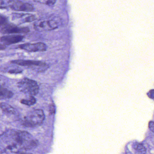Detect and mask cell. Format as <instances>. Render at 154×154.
<instances>
[{
    "label": "cell",
    "mask_w": 154,
    "mask_h": 154,
    "mask_svg": "<svg viewBox=\"0 0 154 154\" xmlns=\"http://www.w3.org/2000/svg\"><path fill=\"white\" fill-rule=\"evenodd\" d=\"M20 102L22 104L27 105V106H32V105H34L36 103V100L34 96L30 95L27 98L21 100Z\"/></svg>",
    "instance_id": "cell-13"
},
{
    "label": "cell",
    "mask_w": 154,
    "mask_h": 154,
    "mask_svg": "<svg viewBox=\"0 0 154 154\" xmlns=\"http://www.w3.org/2000/svg\"><path fill=\"white\" fill-rule=\"evenodd\" d=\"M18 87L22 92L31 96L37 95L39 92V86L35 81L24 78L18 83Z\"/></svg>",
    "instance_id": "cell-3"
},
{
    "label": "cell",
    "mask_w": 154,
    "mask_h": 154,
    "mask_svg": "<svg viewBox=\"0 0 154 154\" xmlns=\"http://www.w3.org/2000/svg\"><path fill=\"white\" fill-rule=\"evenodd\" d=\"M8 7L15 11L32 12L34 10L32 5L20 1L9 0Z\"/></svg>",
    "instance_id": "cell-7"
},
{
    "label": "cell",
    "mask_w": 154,
    "mask_h": 154,
    "mask_svg": "<svg viewBox=\"0 0 154 154\" xmlns=\"http://www.w3.org/2000/svg\"><path fill=\"white\" fill-rule=\"evenodd\" d=\"M12 18L15 21L20 23L33 22L36 19V17L34 15L27 13H14L12 16Z\"/></svg>",
    "instance_id": "cell-10"
},
{
    "label": "cell",
    "mask_w": 154,
    "mask_h": 154,
    "mask_svg": "<svg viewBox=\"0 0 154 154\" xmlns=\"http://www.w3.org/2000/svg\"><path fill=\"white\" fill-rule=\"evenodd\" d=\"M18 48L22 50L29 52H44L46 51L47 46L45 44L41 42L38 43H26L18 46Z\"/></svg>",
    "instance_id": "cell-8"
},
{
    "label": "cell",
    "mask_w": 154,
    "mask_h": 154,
    "mask_svg": "<svg viewBox=\"0 0 154 154\" xmlns=\"http://www.w3.org/2000/svg\"><path fill=\"white\" fill-rule=\"evenodd\" d=\"M11 63L23 66H27L34 69H37L40 71H45L48 66L44 62L32 60H16L11 61Z\"/></svg>",
    "instance_id": "cell-4"
},
{
    "label": "cell",
    "mask_w": 154,
    "mask_h": 154,
    "mask_svg": "<svg viewBox=\"0 0 154 154\" xmlns=\"http://www.w3.org/2000/svg\"><path fill=\"white\" fill-rule=\"evenodd\" d=\"M24 38V36L22 35H8L0 38V41L5 45H9L21 42Z\"/></svg>",
    "instance_id": "cell-9"
},
{
    "label": "cell",
    "mask_w": 154,
    "mask_h": 154,
    "mask_svg": "<svg viewBox=\"0 0 154 154\" xmlns=\"http://www.w3.org/2000/svg\"><path fill=\"white\" fill-rule=\"evenodd\" d=\"M35 2L48 6H53L55 4L56 0H33Z\"/></svg>",
    "instance_id": "cell-14"
},
{
    "label": "cell",
    "mask_w": 154,
    "mask_h": 154,
    "mask_svg": "<svg viewBox=\"0 0 154 154\" xmlns=\"http://www.w3.org/2000/svg\"><path fill=\"white\" fill-rule=\"evenodd\" d=\"M29 31V29L27 27L17 26L9 23L0 29V32L3 34H26Z\"/></svg>",
    "instance_id": "cell-6"
},
{
    "label": "cell",
    "mask_w": 154,
    "mask_h": 154,
    "mask_svg": "<svg viewBox=\"0 0 154 154\" xmlns=\"http://www.w3.org/2000/svg\"><path fill=\"white\" fill-rule=\"evenodd\" d=\"M34 27L36 31L44 32L54 30L58 27V25L54 20H39L34 23Z\"/></svg>",
    "instance_id": "cell-5"
},
{
    "label": "cell",
    "mask_w": 154,
    "mask_h": 154,
    "mask_svg": "<svg viewBox=\"0 0 154 154\" xmlns=\"http://www.w3.org/2000/svg\"><path fill=\"white\" fill-rule=\"evenodd\" d=\"M135 150L140 153H144L146 152V149L142 144L136 143L134 146Z\"/></svg>",
    "instance_id": "cell-15"
},
{
    "label": "cell",
    "mask_w": 154,
    "mask_h": 154,
    "mask_svg": "<svg viewBox=\"0 0 154 154\" xmlns=\"http://www.w3.org/2000/svg\"><path fill=\"white\" fill-rule=\"evenodd\" d=\"M0 109L2 111L7 114H15L16 112L15 109L12 106L6 103L2 102L0 103Z\"/></svg>",
    "instance_id": "cell-11"
},
{
    "label": "cell",
    "mask_w": 154,
    "mask_h": 154,
    "mask_svg": "<svg viewBox=\"0 0 154 154\" xmlns=\"http://www.w3.org/2000/svg\"><path fill=\"white\" fill-rule=\"evenodd\" d=\"M8 18L3 15H0V28L8 24Z\"/></svg>",
    "instance_id": "cell-16"
},
{
    "label": "cell",
    "mask_w": 154,
    "mask_h": 154,
    "mask_svg": "<svg viewBox=\"0 0 154 154\" xmlns=\"http://www.w3.org/2000/svg\"><path fill=\"white\" fill-rule=\"evenodd\" d=\"M150 97H151V99H153V98H154V90H152V91H150Z\"/></svg>",
    "instance_id": "cell-21"
},
{
    "label": "cell",
    "mask_w": 154,
    "mask_h": 154,
    "mask_svg": "<svg viewBox=\"0 0 154 154\" xmlns=\"http://www.w3.org/2000/svg\"><path fill=\"white\" fill-rule=\"evenodd\" d=\"M38 144V140L26 131L9 130L0 135V149L7 153H24Z\"/></svg>",
    "instance_id": "cell-1"
},
{
    "label": "cell",
    "mask_w": 154,
    "mask_h": 154,
    "mask_svg": "<svg viewBox=\"0 0 154 154\" xmlns=\"http://www.w3.org/2000/svg\"><path fill=\"white\" fill-rule=\"evenodd\" d=\"M149 127L150 130H151L152 132H154V122H153V121H150V122H149Z\"/></svg>",
    "instance_id": "cell-18"
},
{
    "label": "cell",
    "mask_w": 154,
    "mask_h": 154,
    "mask_svg": "<svg viewBox=\"0 0 154 154\" xmlns=\"http://www.w3.org/2000/svg\"><path fill=\"white\" fill-rule=\"evenodd\" d=\"M8 2L6 3L5 2V0H0V8H6L8 7Z\"/></svg>",
    "instance_id": "cell-17"
},
{
    "label": "cell",
    "mask_w": 154,
    "mask_h": 154,
    "mask_svg": "<svg viewBox=\"0 0 154 154\" xmlns=\"http://www.w3.org/2000/svg\"><path fill=\"white\" fill-rule=\"evenodd\" d=\"M45 119L44 112L40 109H36L29 112L24 118V124L28 127H34L41 125Z\"/></svg>",
    "instance_id": "cell-2"
},
{
    "label": "cell",
    "mask_w": 154,
    "mask_h": 154,
    "mask_svg": "<svg viewBox=\"0 0 154 154\" xmlns=\"http://www.w3.org/2000/svg\"><path fill=\"white\" fill-rule=\"evenodd\" d=\"M50 113L51 114H53V113H54L55 112V107L54 106V105H51L50 107Z\"/></svg>",
    "instance_id": "cell-19"
},
{
    "label": "cell",
    "mask_w": 154,
    "mask_h": 154,
    "mask_svg": "<svg viewBox=\"0 0 154 154\" xmlns=\"http://www.w3.org/2000/svg\"><path fill=\"white\" fill-rule=\"evenodd\" d=\"M6 48V46L5 45H3V44H0V51L4 50Z\"/></svg>",
    "instance_id": "cell-20"
},
{
    "label": "cell",
    "mask_w": 154,
    "mask_h": 154,
    "mask_svg": "<svg viewBox=\"0 0 154 154\" xmlns=\"http://www.w3.org/2000/svg\"><path fill=\"white\" fill-rule=\"evenodd\" d=\"M13 93L11 91L0 86V100L10 99L13 96Z\"/></svg>",
    "instance_id": "cell-12"
}]
</instances>
